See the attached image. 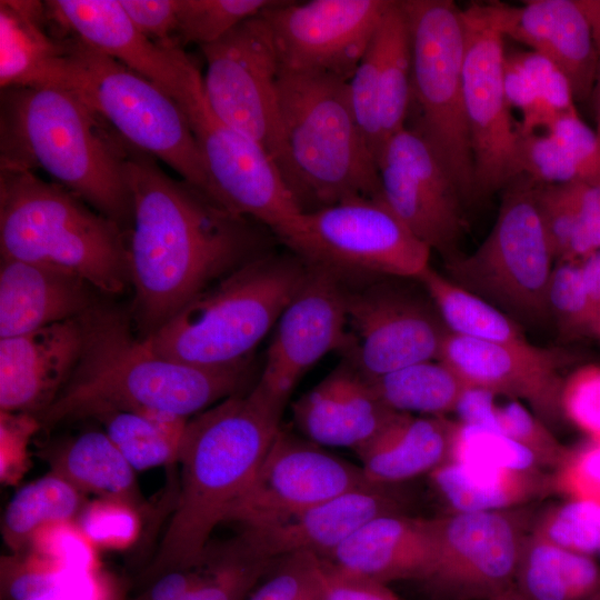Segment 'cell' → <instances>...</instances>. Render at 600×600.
Masks as SVG:
<instances>
[{
    "label": "cell",
    "instance_id": "cell-1",
    "mask_svg": "<svg viewBox=\"0 0 600 600\" xmlns=\"http://www.w3.org/2000/svg\"><path fill=\"white\" fill-rule=\"evenodd\" d=\"M122 153L133 210L131 318L144 339L211 284L266 253V240L260 223L167 174L154 157L124 141Z\"/></svg>",
    "mask_w": 600,
    "mask_h": 600
},
{
    "label": "cell",
    "instance_id": "cell-2",
    "mask_svg": "<svg viewBox=\"0 0 600 600\" xmlns=\"http://www.w3.org/2000/svg\"><path fill=\"white\" fill-rule=\"evenodd\" d=\"M286 403L257 382L188 421L178 501L140 577L142 588L168 572L204 566L209 538L253 479L281 429Z\"/></svg>",
    "mask_w": 600,
    "mask_h": 600
},
{
    "label": "cell",
    "instance_id": "cell-3",
    "mask_svg": "<svg viewBox=\"0 0 600 600\" xmlns=\"http://www.w3.org/2000/svg\"><path fill=\"white\" fill-rule=\"evenodd\" d=\"M81 322L79 361L54 400L36 416L46 428L116 410L161 409L188 418L237 394L248 380L249 361L201 368L160 357L117 309L94 304Z\"/></svg>",
    "mask_w": 600,
    "mask_h": 600
},
{
    "label": "cell",
    "instance_id": "cell-4",
    "mask_svg": "<svg viewBox=\"0 0 600 600\" xmlns=\"http://www.w3.org/2000/svg\"><path fill=\"white\" fill-rule=\"evenodd\" d=\"M0 101V168L43 170L129 233L122 139L63 89L8 88Z\"/></svg>",
    "mask_w": 600,
    "mask_h": 600
},
{
    "label": "cell",
    "instance_id": "cell-5",
    "mask_svg": "<svg viewBox=\"0 0 600 600\" xmlns=\"http://www.w3.org/2000/svg\"><path fill=\"white\" fill-rule=\"evenodd\" d=\"M278 100L280 172L302 212L381 198L378 167L357 123L347 80L281 68Z\"/></svg>",
    "mask_w": 600,
    "mask_h": 600
},
{
    "label": "cell",
    "instance_id": "cell-6",
    "mask_svg": "<svg viewBox=\"0 0 600 600\" xmlns=\"http://www.w3.org/2000/svg\"><path fill=\"white\" fill-rule=\"evenodd\" d=\"M128 242L118 223L67 188L0 168L1 258L66 270L112 296L131 283Z\"/></svg>",
    "mask_w": 600,
    "mask_h": 600
},
{
    "label": "cell",
    "instance_id": "cell-7",
    "mask_svg": "<svg viewBox=\"0 0 600 600\" xmlns=\"http://www.w3.org/2000/svg\"><path fill=\"white\" fill-rule=\"evenodd\" d=\"M307 272L296 254L266 252L203 290L144 340L160 357L188 366L246 363Z\"/></svg>",
    "mask_w": 600,
    "mask_h": 600
},
{
    "label": "cell",
    "instance_id": "cell-8",
    "mask_svg": "<svg viewBox=\"0 0 600 600\" xmlns=\"http://www.w3.org/2000/svg\"><path fill=\"white\" fill-rule=\"evenodd\" d=\"M64 38L67 56L59 89L80 99L124 142L164 162L210 196L198 143L178 101L113 58L73 37Z\"/></svg>",
    "mask_w": 600,
    "mask_h": 600
},
{
    "label": "cell",
    "instance_id": "cell-9",
    "mask_svg": "<svg viewBox=\"0 0 600 600\" xmlns=\"http://www.w3.org/2000/svg\"><path fill=\"white\" fill-rule=\"evenodd\" d=\"M412 49L413 126L443 164L464 204L477 200L463 98L464 26L451 0H401ZM409 110V111H410Z\"/></svg>",
    "mask_w": 600,
    "mask_h": 600
},
{
    "label": "cell",
    "instance_id": "cell-10",
    "mask_svg": "<svg viewBox=\"0 0 600 600\" xmlns=\"http://www.w3.org/2000/svg\"><path fill=\"white\" fill-rule=\"evenodd\" d=\"M538 182L518 174L501 190L496 222L469 254L446 261L449 279L520 323L549 319L547 291L556 261L537 199Z\"/></svg>",
    "mask_w": 600,
    "mask_h": 600
},
{
    "label": "cell",
    "instance_id": "cell-11",
    "mask_svg": "<svg viewBox=\"0 0 600 600\" xmlns=\"http://www.w3.org/2000/svg\"><path fill=\"white\" fill-rule=\"evenodd\" d=\"M307 264L346 276L417 279L431 250L382 198H354L302 212L280 238Z\"/></svg>",
    "mask_w": 600,
    "mask_h": 600
},
{
    "label": "cell",
    "instance_id": "cell-12",
    "mask_svg": "<svg viewBox=\"0 0 600 600\" xmlns=\"http://www.w3.org/2000/svg\"><path fill=\"white\" fill-rule=\"evenodd\" d=\"M179 104L198 143L211 198L269 228L279 239L284 236L302 211L270 154L213 113L201 74Z\"/></svg>",
    "mask_w": 600,
    "mask_h": 600
},
{
    "label": "cell",
    "instance_id": "cell-13",
    "mask_svg": "<svg viewBox=\"0 0 600 600\" xmlns=\"http://www.w3.org/2000/svg\"><path fill=\"white\" fill-rule=\"evenodd\" d=\"M261 12L242 21L218 41L200 48L206 60L202 83L213 113L257 141L280 170L283 157L278 100L281 63Z\"/></svg>",
    "mask_w": 600,
    "mask_h": 600
},
{
    "label": "cell",
    "instance_id": "cell-14",
    "mask_svg": "<svg viewBox=\"0 0 600 600\" xmlns=\"http://www.w3.org/2000/svg\"><path fill=\"white\" fill-rule=\"evenodd\" d=\"M519 507L436 520V553L421 582L438 600H490L514 584L534 517Z\"/></svg>",
    "mask_w": 600,
    "mask_h": 600
},
{
    "label": "cell",
    "instance_id": "cell-15",
    "mask_svg": "<svg viewBox=\"0 0 600 600\" xmlns=\"http://www.w3.org/2000/svg\"><path fill=\"white\" fill-rule=\"evenodd\" d=\"M462 19L463 98L479 200L518 176L517 132L503 86L506 38L497 2L471 3L462 9Z\"/></svg>",
    "mask_w": 600,
    "mask_h": 600
},
{
    "label": "cell",
    "instance_id": "cell-16",
    "mask_svg": "<svg viewBox=\"0 0 600 600\" xmlns=\"http://www.w3.org/2000/svg\"><path fill=\"white\" fill-rule=\"evenodd\" d=\"M348 326V362L364 378L438 360L449 334L428 293L389 282L349 291Z\"/></svg>",
    "mask_w": 600,
    "mask_h": 600
},
{
    "label": "cell",
    "instance_id": "cell-17",
    "mask_svg": "<svg viewBox=\"0 0 600 600\" xmlns=\"http://www.w3.org/2000/svg\"><path fill=\"white\" fill-rule=\"evenodd\" d=\"M373 484L361 467L280 429L224 522L269 524Z\"/></svg>",
    "mask_w": 600,
    "mask_h": 600
},
{
    "label": "cell",
    "instance_id": "cell-18",
    "mask_svg": "<svg viewBox=\"0 0 600 600\" xmlns=\"http://www.w3.org/2000/svg\"><path fill=\"white\" fill-rule=\"evenodd\" d=\"M389 0H276L261 13L281 68L349 81Z\"/></svg>",
    "mask_w": 600,
    "mask_h": 600
},
{
    "label": "cell",
    "instance_id": "cell-19",
    "mask_svg": "<svg viewBox=\"0 0 600 600\" xmlns=\"http://www.w3.org/2000/svg\"><path fill=\"white\" fill-rule=\"evenodd\" d=\"M377 167L382 200L409 230L446 261L460 254L464 202L426 140L403 128L383 144Z\"/></svg>",
    "mask_w": 600,
    "mask_h": 600
},
{
    "label": "cell",
    "instance_id": "cell-20",
    "mask_svg": "<svg viewBox=\"0 0 600 600\" xmlns=\"http://www.w3.org/2000/svg\"><path fill=\"white\" fill-rule=\"evenodd\" d=\"M344 277L308 264V272L282 311L258 383L287 402L302 374L327 353L347 352L349 288Z\"/></svg>",
    "mask_w": 600,
    "mask_h": 600
},
{
    "label": "cell",
    "instance_id": "cell-21",
    "mask_svg": "<svg viewBox=\"0 0 600 600\" xmlns=\"http://www.w3.org/2000/svg\"><path fill=\"white\" fill-rule=\"evenodd\" d=\"M393 487L373 484L269 524L242 528L221 548L208 551L206 561L276 563L298 553L326 558L370 519L402 512V499Z\"/></svg>",
    "mask_w": 600,
    "mask_h": 600
},
{
    "label": "cell",
    "instance_id": "cell-22",
    "mask_svg": "<svg viewBox=\"0 0 600 600\" xmlns=\"http://www.w3.org/2000/svg\"><path fill=\"white\" fill-rule=\"evenodd\" d=\"M439 361L450 367L469 387L526 401L547 426L562 417L560 369L569 362L564 351L532 343H498L449 332Z\"/></svg>",
    "mask_w": 600,
    "mask_h": 600
},
{
    "label": "cell",
    "instance_id": "cell-23",
    "mask_svg": "<svg viewBox=\"0 0 600 600\" xmlns=\"http://www.w3.org/2000/svg\"><path fill=\"white\" fill-rule=\"evenodd\" d=\"M53 29L148 78L180 103L199 69L182 48L161 47L132 23L119 0L44 1Z\"/></svg>",
    "mask_w": 600,
    "mask_h": 600
},
{
    "label": "cell",
    "instance_id": "cell-24",
    "mask_svg": "<svg viewBox=\"0 0 600 600\" xmlns=\"http://www.w3.org/2000/svg\"><path fill=\"white\" fill-rule=\"evenodd\" d=\"M412 49L401 0H389L371 41L348 81L362 134L383 144L407 126L411 103Z\"/></svg>",
    "mask_w": 600,
    "mask_h": 600
},
{
    "label": "cell",
    "instance_id": "cell-25",
    "mask_svg": "<svg viewBox=\"0 0 600 600\" xmlns=\"http://www.w3.org/2000/svg\"><path fill=\"white\" fill-rule=\"evenodd\" d=\"M82 344L81 317L0 339L1 412H42L72 374Z\"/></svg>",
    "mask_w": 600,
    "mask_h": 600
},
{
    "label": "cell",
    "instance_id": "cell-26",
    "mask_svg": "<svg viewBox=\"0 0 600 600\" xmlns=\"http://www.w3.org/2000/svg\"><path fill=\"white\" fill-rule=\"evenodd\" d=\"M501 31L554 63L574 100L594 91L599 57L587 18L576 0H529L522 7L497 2Z\"/></svg>",
    "mask_w": 600,
    "mask_h": 600
},
{
    "label": "cell",
    "instance_id": "cell-27",
    "mask_svg": "<svg viewBox=\"0 0 600 600\" xmlns=\"http://www.w3.org/2000/svg\"><path fill=\"white\" fill-rule=\"evenodd\" d=\"M436 541L434 518L390 512L360 526L322 559L340 570L384 584L422 582L433 563Z\"/></svg>",
    "mask_w": 600,
    "mask_h": 600
},
{
    "label": "cell",
    "instance_id": "cell-28",
    "mask_svg": "<svg viewBox=\"0 0 600 600\" xmlns=\"http://www.w3.org/2000/svg\"><path fill=\"white\" fill-rule=\"evenodd\" d=\"M298 428L312 442L354 450L373 439L398 413L349 362L293 403Z\"/></svg>",
    "mask_w": 600,
    "mask_h": 600
},
{
    "label": "cell",
    "instance_id": "cell-29",
    "mask_svg": "<svg viewBox=\"0 0 600 600\" xmlns=\"http://www.w3.org/2000/svg\"><path fill=\"white\" fill-rule=\"evenodd\" d=\"M92 289L66 270L1 258L0 339L81 317L97 304Z\"/></svg>",
    "mask_w": 600,
    "mask_h": 600
},
{
    "label": "cell",
    "instance_id": "cell-30",
    "mask_svg": "<svg viewBox=\"0 0 600 600\" xmlns=\"http://www.w3.org/2000/svg\"><path fill=\"white\" fill-rule=\"evenodd\" d=\"M66 54V38L52 28L44 2L0 1L1 90L59 88Z\"/></svg>",
    "mask_w": 600,
    "mask_h": 600
},
{
    "label": "cell",
    "instance_id": "cell-31",
    "mask_svg": "<svg viewBox=\"0 0 600 600\" xmlns=\"http://www.w3.org/2000/svg\"><path fill=\"white\" fill-rule=\"evenodd\" d=\"M453 423L446 417L398 412L356 450L367 479L374 484L396 486L432 472L448 460Z\"/></svg>",
    "mask_w": 600,
    "mask_h": 600
},
{
    "label": "cell",
    "instance_id": "cell-32",
    "mask_svg": "<svg viewBox=\"0 0 600 600\" xmlns=\"http://www.w3.org/2000/svg\"><path fill=\"white\" fill-rule=\"evenodd\" d=\"M451 512L500 511L526 506L551 491V476L522 470L446 461L429 473Z\"/></svg>",
    "mask_w": 600,
    "mask_h": 600
},
{
    "label": "cell",
    "instance_id": "cell-33",
    "mask_svg": "<svg viewBox=\"0 0 600 600\" xmlns=\"http://www.w3.org/2000/svg\"><path fill=\"white\" fill-rule=\"evenodd\" d=\"M513 587L526 600H600V568L530 531Z\"/></svg>",
    "mask_w": 600,
    "mask_h": 600
},
{
    "label": "cell",
    "instance_id": "cell-34",
    "mask_svg": "<svg viewBox=\"0 0 600 600\" xmlns=\"http://www.w3.org/2000/svg\"><path fill=\"white\" fill-rule=\"evenodd\" d=\"M52 472L78 490L138 507L141 502L134 469L106 432L87 431L51 453Z\"/></svg>",
    "mask_w": 600,
    "mask_h": 600
},
{
    "label": "cell",
    "instance_id": "cell-35",
    "mask_svg": "<svg viewBox=\"0 0 600 600\" xmlns=\"http://www.w3.org/2000/svg\"><path fill=\"white\" fill-rule=\"evenodd\" d=\"M366 379L391 410L433 417L454 412L469 388L460 376L439 360L413 363Z\"/></svg>",
    "mask_w": 600,
    "mask_h": 600
},
{
    "label": "cell",
    "instance_id": "cell-36",
    "mask_svg": "<svg viewBox=\"0 0 600 600\" xmlns=\"http://www.w3.org/2000/svg\"><path fill=\"white\" fill-rule=\"evenodd\" d=\"M416 280L434 303L450 333L498 343L528 342L518 321L430 266Z\"/></svg>",
    "mask_w": 600,
    "mask_h": 600
},
{
    "label": "cell",
    "instance_id": "cell-37",
    "mask_svg": "<svg viewBox=\"0 0 600 600\" xmlns=\"http://www.w3.org/2000/svg\"><path fill=\"white\" fill-rule=\"evenodd\" d=\"M81 503V491L54 472L28 483L6 508L1 526L4 543L19 551L40 528L70 521Z\"/></svg>",
    "mask_w": 600,
    "mask_h": 600
},
{
    "label": "cell",
    "instance_id": "cell-38",
    "mask_svg": "<svg viewBox=\"0 0 600 600\" xmlns=\"http://www.w3.org/2000/svg\"><path fill=\"white\" fill-rule=\"evenodd\" d=\"M104 432L134 470L178 461L181 442L160 430L151 420L133 411H108L96 417Z\"/></svg>",
    "mask_w": 600,
    "mask_h": 600
},
{
    "label": "cell",
    "instance_id": "cell-39",
    "mask_svg": "<svg viewBox=\"0 0 600 600\" xmlns=\"http://www.w3.org/2000/svg\"><path fill=\"white\" fill-rule=\"evenodd\" d=\"M276 0H177L180 44H211Z\"/></svg>",
    "mask_w": 600,
    "mask_h": 600
},
{
    "label": "cell",
    "instance_id": "cell-40",
    "mask_svg": "<svg viewBox=\"0 0 600 600\" xmlns=\"http://www.w3.org/2000/svg\"><path fill=\"white\" fill-rule=\"evenodd\" d=\"M531 533L564 550L593 557L600 553V504L566 499L536 516Z\"/></svg>",
    "mask_w": 600,
    "mask_h": 600
},
{
    "label": "cell",
    "instance_id": "cell-41",
    "mask_svg": "<svg viewBox=\"0 0 600 600\" xmlns=\"http://www.w3.org/2000/svg\"><path fill=\"white\" fill-rule=\"evenodd\" d=\"M547 308L563 338L594 337L596 316L578 260L554 264L547 291Z\"/></svg>",
    "mask_w": 600,
    "mask_h": 600
},
{
    "label": "cell",
    "instance_id": "cell-42",
    "mask_svg": "<svg viewBox=\"0 0 600 600\" xmlns=\"http://www.w3.org/2000/svg\"><path fill=\"white\" fill-rule=\"evenodd\" d=\"M448 460L487 467L543 470L530 451L504 434L459 421L453 423Z\"/></svg>",
    "mask_w": 600,
    "mask_h": 600
},
{
    "label": "cell",
    "instance_id": "cell-43",
    "mask_svg": "<svg viewBox=\"0 0 600 600\" xmlns=\"http://www.w3.org/2000/svg\"><path fill=\"white\" fill-rule=\"evenodd\" d=\"M516 132L518 174H526L544 184L580 180L574 160L552 133L524 132L517 126Z\"/></svg>",
    "mask_w": 600,
    "mask_h": 600
},
{
    "label": "cell",
    "instance_id": "cell-44",
    "mask_svg": "<svg viewBox=\"0 0 600 600\" xmlns=\"http://www.w3.org/2000/svg\"><path fill=\"white\" fill-rule=\"evenodd\" d=\"M246 600H326L321 559L298 553L279 560Z\"/></svg>",
    "mask_w": 600,
    "mask_h": 600
},
{
    "label": "cell",
    "instance_id": "cell-45",
    "mask_svg": "<svg viewBox=\"0 0 600 600\" xmlns=\"http://www.w3.org/2000/svg\"><path fill=\"white\" fill-rule=\"evenodd\" d=\"M491 430L504 434L530 451L542 469L553 470L567 449L550 432L548 426L518 400L497 402Z\"/></svg>",
    "mask_w": 600,
    "mask_h": 600
},
{
    "label": "cell",
    "instance_id": "cell-46",
    "mask_svg": "<svg viewBox=\"0 0 600 600\" xmlns=\"http://www.w3.org/2000/svg\"><path fill=\"white\" fill-rule=\"evenodd\" d=\"M550 476L552 492L600 504V437L567 448Z\"/></svg>",
    "mask_w": 600,
    "mask_h": 600
},
{
    "label": "cell",
    "instance_id": "cell-47",
    "mask_svg": "<svg viewBox=\"0 0 600 600\" xmlns=\"http://www.w3.org/2000/svg\"><path fill=\"white\" fill-rule=\"evenodd\" d=\"M274 564L210 560L204 578L179 600H246Z\"/></svg>",
    "mask_w": 600,
    "mask_h": 600
},
{
    "label": "cell",
    "instance_id": "cell-48",
    "mask_svg": "<svg viewBox=\"0 0 600 600\" xmlns=\"http://www.w3.org/2000/svg\"><path fill=\"white\" fill-rule=\"evenodd\" d=\"M537 199L556 262L570 261L578 228V211L572 182L560 184L538 182Z\"/></svg>",
    "mask_w": 600,
    "mask_h": 600
},
{
    "label": "cell",
    "instance_id": "cell-49",
    "mask_svg": "<svg viewBox=\"0 0 600 600\" xmlns=\"http://www.w3.org/2000/svg\"><path fill=\"white\" fill-rule=\"evenodd\" d=\"M560 409L587 438L600 437V366L580 367L563 380Z\"/></svg>",
    "mask_w": 600,
    "mask_h": 600
},
{
    "label": "cell",
    "instance_id": "cell-50",
    "mask_svg": "<svg viewBox=\"0 0 600 600\" xmlns=\"http://www.w3.org/2000/svg\"><path fill=\"white\" fill-rule=\"evenodd\" d=\"M546 131L566 147L578 167L580 180H600V138L577 111L560 116Z\"/></svg>",
    "mask_w": 600,
    "mask_h": 600
},
{
    "label": "cell",
    "instance_id": "cell-51",
    "mask_svg": "<svg viewBox=\"0 0 600 600\" xmlns=\"http://www.w3.org/2000/svg\"><path fill=\"white\" fill-rule=\"evenodd\" d=\"M132 509L126 503L109 499L96 502L83 513V533L99 543L127 544L138 531L137 517Z\"/></svg>",
    "mask_w": 600,
    "mask_h": 600
},
{
    "label": "cell",
    "instance_id": "cell-52",
    "mask_svg": "<svg viewBox=\"0 0 600 600\" xmlns=\"http://www.w3.org/2000/svg\"><path fill=\"white\" fill-rule=\"evenodd\" d=\"M136 28L154 43L181 48L177 39V0H119Z\"/></svg>",
    "mask_w": 600,
    "mask_h": 600
},
{
    "label": "cell",
    "instance_id": "cell-53",
    "mask_svg": "<svg viewBox=\"0 0 600 600\" xmlns=\"http://www.w3.org/2000/svg\"><path fill=\"white\" fill-rule=\"evenodd\" d=\"M572 184L578 211V228L570 261H576L600 249V180H576Z\"/></svg>",
    "mask_w": 600,
    "mask_h": 600
},
{
    "label": "cell",
    "instance_id": "cell-54",
    "mask_svg": "<svg viewBox=\"0 0 600 600\" xmlns=\"http://www.w3.org/2000/svg\"><path fill=\"white\" fill-rule=\"evenodd\" d=\"M320 559L326 600H401L388 584L346 572Z\"/></svg>",
    "mask_w": 600,
    "mask_h": 600
},
{
    "label": "cell",
    "instance_id": "cell-55",
    "mask_svg": "<svg viewBox=\"0 0 600 600\" xmlns=\"http://www.w3.org/2000/svg\"><path fill=\"white\" fill-rule=\"evenodd\" d=\"M57 586L52 571L24 564L2 567V589L11 600H44Z\"/></svg>",
    "mask_w": 600,
    "mask_h": 600
},
{
    "label": "cell",
    "instance_id": "cell-56",
    "mask_svg": "<svg viewBox=\"0 0 600 600\" xmlns=\"http://www.w3.org/2000/svg\"><path fill=\"white\" fill-rule=\"evenodd\" d=\"M503 86L510 107L519 109L522 117L526 116L534 106L537 93L531 76L518 52H504Z\"/></svg>",
    "mask_w": 600,
    "mask_h": 600
},
{
    "label": "cell",
    "instance_id": "cell-57",
    "mask_svg": "<svg viewBox=\"0 0 600 600\" xmlns=\"http://www.w3.org/2000/svg\"><path fill=\"white\" fill-rule=\"evenodd\" d=\"M207 567L168 572L146 587L132 600H179L206 576Z\"/></svg>",
    "mask_w": 600,
    "mask_h": 600
},
{
    "label": "cell",
    "instance_id": "cell-58",
    "mask_svg": "<svg viewBox=\"0 0 600 600\" xmlns=\"http://www.w3.org/2000/svg\"><path fill=\"white\" fill-rule=\"evenodd\" d=\"M578 262L586 290L594 311L597 326L600 318V249L583 257L578 260Z\"/></svg>",
    "mask_w": 600,
    "mask_h": 600
},
{
    "label": "cell",
    "instance_id": "cell-59",
    "mask_svg": "<svg viewBox=\"0 0 600 600\" xmlns=\"http://www.w3.org/2000/svg\"><path fill=\"white\" fill-rule=\"evenodd\" d=\"M587 18L600 62V0H576Z\"/></svg>",
    "mask_w": 600,
    "mask_h": 600
},
{
    "label": "cell",
    "instance_id": "cell-60",
    "mask_svg": "<svg viewBox=\"0 0 600 600\" xmlns=\"http://www.w3.org/2000/svg\"><path fill=\"white\" fill-rule=\"evenodd\" d=\"M594 92H596V116H597L596 131L600 138V62H599V68H598V77H597V82L594 87Z\"/></svg>",
    "mask_w": 600,
    "mask_h": 600
},
{
    "label": "cell",
    "instance_id": "cell-61",
    "mask_svg": "<svg viewBox=\"0 0 600 600\" xmlns=\"http://www.w3.org/2000/svg\"><path fill=\"white\" fill-rule=\"evenodd\" d=\"M490 600H526V599L514 589V587H512L509 590L500 593L499 596Z\"/></svg>",
    "mask_w": 600,
    "mask_h": 600
},
{
    "label": "cell",
    "instance_id": "cell-62",
    "mask_svg": "<svg viewBox=\"0 0 600 600\" xmlns=\"http://www.w3.org/2000/svg\"><path fill=\"white\" fill-rule=\"evenodd\" d=\"M594 337L600 339V318H599V320L597 322V326H596Z\"/></svg>",
    "mask_w": 600,
    "mask_h": 600
}]
</instances>
